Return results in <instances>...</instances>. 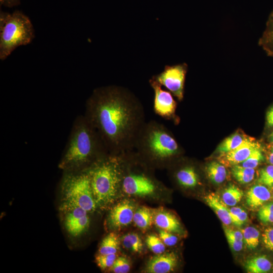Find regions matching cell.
Masks as SVG:
<instances>
[{
  "instance_id": "6da1fadb",
  "label": "cell",
  "mask_w": 273,
  "mask_h": 273,
  "mask_svg": "<svg viewBox=\"0 0 273 273\" xmlns=\"http://www.w3.org/2000/svg\"><path fill=\"white\" fill-rule=\"evenodd\" d=\"M84 115L108 152L114 155L134 149L138 134L146 122L138 98L128 89L114 85L94 89L86 101Z\"/></svg>"
},
{
  "instance_id": "7a4b0ae2",
  "label": "cell",
  "mask_w": 273,
  "mask_h": 273,
  "mask_svg": "<svg viewBox=\"0 0 273 273\" xmlns=\"http://www.w3.org/2000/svg\"><path fill=\"white\" fill-rule=\"evenodd\" d=\"M110 154L97 130L85 115L75 120L59 167L70 171L85 169Z\"/></svg>"
},
{
  "instance_id": "3957f363",
  "label": "cell",
  "mask_w": 273,
  "mask_h": 273,
  "mask_svg": "<svg viewBox=\"0 0 273 273\" xmlns=\"http://www.w3.org/2000/svg\"><path fill=\"white\" fill-rule=\"evenodd\" d=\"M134 149L147 163L160 165L170 163L181 152L171 132L164 125L155 120L146 121L143 125L135 140Z\"/></svg>"
},
{
  "instance_id": "277c9868",
  "label": "cell",
  "mask_w": 273,
  "mask_h": 273,
  "mask_svg": "<svg viewBox=\"0 0 273 273\" xmlns=\"http://www.w3.org/2000/svg\"><path fill=\"white\" fill-rule=\"evenodd\" d=\"M86 170L97 206L104 207L112 203L121 186V154H109Z\"/></svg>"
},
{
  "instance_id": "5b68a950",
  "label": "cell",
  "mask_w": 273,
  "mask_h": 273,
  "mask_svg": "<svg viewBox=\"0 0 273 273\" xmlns=\"http://www.w3.org/2000/svg\"><path fill=\"white\" fill-rule=\"evenodd\" d=\"M29 18L19 11L0 13V59L4 60L18 47L27 45L34 38Z\"/></svg>"
},
{
  "instance_id": "8992f818",
  "label": "cell",
  "mask_w": 273,
  "mask_h": 273,
  "mask_svg": "<svg viewBox=\"0 0 273 273\" xmlns=\"http://www.w3.org/2000/svg\"><path fill=\"white\" fill-rule=\"evenodd\" d=\"M63 208L78 207L87 212L95 211L97 204L87 170L70 171L64 176L62 185Z\"/></svg>"
},
{
  "instance_id": "52a82bcc",
  "label": "cell",
  "mask_w": 273,
  "mask_h": 273,
  "mask_svg": "<svg viewBox=\"0 0 273 273\" xmlns=\"http://www.w3.org/2000/svg\"><path fill=\"white\" fill-rule=\"evenodd\" d=\"M187 69L186 63L166 65L162 72L152 77L180 101L184 98Z\"/></svg>"
},
{
  "instance_id": "ba28073f",
  "label": "cell",
  "mask_w": 273,
  "mask_h": 273,
  "mask_svg": "<svg viewBox=\"0 0 273 273\" xmlns=\"http://www.w3.org/2000/svg\"><path fill=\"white\" fill-rule=\"evenodd\" d=\"M149 83L154 93L153 109L155 113L165 119L176 122L177 104L172 94L169 90L163 89L162 86L152 77L149 80Z\"/></svg>"
},
{
  "instance_id": "9c48e42d",
  "label": "cell",
  "mask_w": 273,
  "mask_h": 273,
  "mask_svg": "<svg viewBox=\"0 0 273 273\" xmlns=\"http://www.w3.org/2000/svg\"><path fill=\"white\" fill-rule=\"evenodd\" d=\"M65 210L67 213L65 217L64 225L70 235L77 237L88 230L90 223L87 214L88 212L78 207L68 208Z\"/></svg>"
},
{
  "instance_id": "30bf717a",
  "label": "cell",
  "mask_w": 273,
  "mask_h": 273,
  "mask_svg": "<svg viewBox=\"0 0 273 273\" xmlns=\"http://www.w3.org/2000/svg\"><path fill=\"white\" fill-rule=\"evenodd\" d=\"M134 212V206L130 201L124 200L117 203L109 213V227L117 229L128 225L133 221Z\"/></svg>"
},
{
  "instance_id": "8fae6325",
  "label": "cell",
  "mask_w": 273,
  "mask_h": 273,
  "mask_svg": "<svg viewBox=\"0 0 273 273\" xmlns=\"http://www.w3.org/2000/svg\"><path fill=\"white\" fill-rule=\"evenodd\" d=\"M259 145L254 139L247 137L244 142L235 149L220 155L221 160L225 164L235 165L246 160Z\"/></svg>"
},
{
  "instance_id": "7c38bea8",
  "label": "cell",
  "mask_w": 273,
  "mask_h": 273,
  "mask_svg": "<svg viewBox=\"0 0 273 273\" xmlns=\"http://www.w3.org/2000/svg\"><path fill=\"white\" fill-rule=\"evenodd\" d=\"M177 261V256L174 252L157 254L149 260L146 271L149 273H168L175 268Z\"/></svg>"
},
{
  "instance_id": "4fadbf2b",
  "label": "cell",
  "mask_w": 273,
  "mask_h": 273,
  "mask_svg": "<svg viewBox=\"0 0 273 273\" xmlns=\"http://www.w3.org/2000/svg\"><path fill=\"white\" fill-rule=\"evenodd\" d=\"M174 177L179 186L186 189L194 188L199 183V175L192 164L178 168L174 171Z\"/></svg>"
},
{
  "instance_id": "5bb4252c",
  "label": "cell",
  "mask_w": 273,
  "mask_h": 273,
  "mask_svg": "<svg viewBox=\"0 0 273 273\" xmlns=\"http://www.w3.org/2000/svg\"><path fill=\"white\" fill-rule=\"evenodd\" d=\"M270 196L268 189L265 186L259 184L252 186L247 191L246 202L250 208L255 209L268 201Z\"/></svg>"
},
{
  "instance_id": "9a60e30c",
  "label": "cell",
  "mask_w": 273,
  "mask_h": 273,
  "mask_svg": "<svg viewBox=\"0 0 273 273\" xmlns=\"http://www.w3.org/2000/svg\"><path fill=\"white\" fill-rule=\"evenodd\" d=\"M155 225L161 230L171 233L180 234L183 232L182 226L172 214L166 211H159L154 216Z\"/></svg>"
},
{
  "instance_id": "2e32d148",
  "label": "cell",
  "mask_w": 273,
  "mask_h": 273,
  "mask_svg": "<svg viewBox=\"0 0 273 273\" xmlns=\"http://www.w3.org/2000/svg\"><path fill=\"white\" fill-rule=\"evenodd\" d=\"M207 204L215 212L220 220L226 225L232 223L230 210L218 195L210 193L204 197Z\"/></svg>"
},
{
  "instance_id": "e0dca14e",
  "label": "cell",
  "mask_w": 273,
  "mask_h": 273,
  "mask_svg": "<svg viewBox=\"0 0 273 273\" xmlns=\"http://www.w3.org/2000/svg\"><path fill=\"white\" fill-rule=\"evenodd\" d=\"M205 170L207 177L213 184H221L226 178L227 171L225 166L217 161L207 163Z\"/></svg>"
},
{
  "instance_id": "ac0fdd59",
  "label": "cell",
  "mask_w": 273,
  "mask_h": 273,
  "mask_svg": "<svg viewBox=\"0 0 273 273\" xmlns=\"http://www.w3.org/2000/svg\"><path fill=\"white\" fill-rule=\"evenodd\" d=\"M245 268L249 273H266L271 268V263L265 255L252 257L247 260Z\"/></svg>"
},
{
  "instance_id": "d6986e66",
  "label": "cell",
  "mask_w": 273,
  "mask_h": 273,
  "mask_svg": "<svg viewBox=\"0 0 273 273\" xmlns=\"http://www.w3.org/2000/svg\"><path fill=\"white\" fill-rule=\"evenodd\" d=\"M258 43L268 56L273 57V11L268 17L265 29Z\"/></svg>"
},
{
  "instance_id": "ffe728a7",
  "label": "cell",
  "mask_w": 273,
  "mask_h": 273,
  "mask_svg": "<svg viewBox=\"0 0 273 273\" xmlns=\"http://www.w3.org/2000/svg\"><path fill=\"white\" fill-rule=\"evenodd\" d=\"M247 137L243 133L237 132L225 138L219 145L216 151L220 155L230 152L243 144Z\"/></svg>"
},
{
  "instance_id": "44dd1931",
  "label": "cell",
  "mask_w": 273,
  "mask_h": 273,
  "mask_svg": "<svg viewBox=\"0 0 273 273\" xmlns=\"http://www.w3.org/2000/svg\"><path fill=\"white\" fill-rule=\"evenodd\" d=\"M153 220V213L147 207H140L134 212L133 222L137 227L142 230L149 229L151 226Z\"/></svg>"
},
{
  "instance_id": "7402d4cb",
  "label": "cell",
  "mask_w": 273,
  "mask_h": 273,
  "mask_svg": "<svg viewBox=\"0 0 273 273\" xmlns=\"http://www.w3.org/2000/svg\"><path fill=\"white\" fill-rule=\"evenodd\" d=\"M119 241L117 235L111 233L102 241L99 249L100 254H116L119 249Z\"/></svg>"
},
{
  "instance_id": "603a6c76",
  "label": "cell",
  "mask_w": 273,
  "mask_h": 273,
  "mask_svg": "<svg viewBox=\"0 0 273 273\" xmlns=\"http://www.w3.org/2000/svg\"><path fill=\"white\" fill-rule=\"evenodd\" d=\"M231 172L233 177L241 184H246L253 180L255 170L253 168L243 167L240 164L233 165Z\"/></svg>"
},
{
  "instance_id": "cb8c5ba5",
  "label": "cell",
  "mask_w": 273,
  "mask_h": 273,
  "mask_svg": "<svg viewBox=\"0 0 273 273\" xmlns=\"http://www.w3.org/2000/svg\"><path fill=\"white\" fill-rule=\"evenodd\" d=\"M243 194V192L240 189L230 184L223 192L222 200L225 205L234 206L241 201Z\"/></svg>"
},
{
  "instance_id": "d4e9b609",
  "label": "cell",
  "mask_w": 273,
  "mask_h": 273,
  "mask_svg": "<svg viewBox=\"0 0 273 273\" xmlns=\"http://www.w3.org/2000/svg\"><path fill=\"white\" fill-rule=\"evenodd\" d=\"M123 247L135 253H141L143 250V244L139 235L135 233H129L122 239Z\"/></svg>"
},
{
  "instance_id": "484cf974",
  "label": "cell",
  "mask_w": 273,
  "mask_h": 273,
  "mask_svg": "<svg viewBox=\"0 0 273 273\" xmlns=\"http://www.w3.org/2000/svg\"><path fill=\"white\" fill-rule=\"evenodd\" d=\"M242 233L246 246L251 250L255 249L259 244V231L254 227L248 226L244 229Z\"/></svg>"
},
{
  "instance_id": "4316f807",
  "label": "cell",
  "mask_w": 273,
  "mask_h": 273,
  "mask_svg": "<svg viewBox=\"0 0 273 273\" xmlns=\"http://www.w3.org/2000/svg\"><path fill=\"white\" fill-rule=\"evenodd\" d=\"M263 160L264 156L259 146L246 160L239 164L245 167L255 169Z\"/></svg>"
},
{
  "instance_id": "83f0119b",
  "label": "cell",
  "mask_w": 273,
  "mask_h": 273,
  "mask_svg": "<svg viewBox=\"0 0 273 273\" xmlns=\"http://www.w3.org/2000/svg\"><path fill=\"white\" fill-rule=\"evenodd\" d=\"M148 248L154 254L157 255L164 253L165 250V245L159 237L154 235H149L146 240Z\"/></svg>"
},
{
  "instance_id": "f1b7e54d",
  "label": "cell",
  "mask_w": 273,
  "mask_h": 273,
  "mask_svg": "<svg viewBox=\"0 0 273 273\" xmlns=\"http://www.w3.org/2000/svg\"><path fill=\"white\" fill-rule=\"evenodd\" d=\"M257 182L269 188H273V165L267 166L260 170Z\"/></svg>"
},
{
  "instance_id": "f546056e",
  "label": "cell",
  "mask_w": 273,
  "mask_h": 273,
  "mask_svg": "<svg viewBox=\"0 0 273 273\" xmlns=\"http://www.w3.org/2000/svg\"><path fill=\"white\" fill-rule=\"evenodd\" d=\"M116 254H98L96 256V262L98 266L103 270L111 268L117 258Z\"/></svg>"
},
{
  "instance_id": "4dcf8cb0",
  "label": "cell",
  "mask_w": 273,
  "mask_h": 273,
  "mask_svg": "<svg viewBox=\"0 0 273 273\" xmlns=\"http://www.w3.org/2000/svg\"><path fill=\"white\" fill-rule=\"evenodd\" d=\"M130 268V263L127 259L121 256L117 257L113 265L110 269L115 273H127L129 272Z\"/></svg>"
},
{
  "instance_id": "1f68e13d",
  "label": "cell",
  "mask_w": 273,
  "mask_h": 273,
  "mask_svg": "<svg viewBox=\"0 0 273 273\" xmlns=\"http://www.w3.org/2000/svg\"><path fill=\"white\" fill-rule=\"evenodd\" d=\"M159 237L167 246H173L178 241L177 237L172 233L161 229L159 230Z\"/></svg>"
},
{
  "instance_id": "d6a6232c",
  "label": "cell",
  "mask_w": 273,
  "mask_h": 273,
  "mask_svg": "<svg viewBox=\"0 0 273 273\" xmlns=\"http://www.w3.org/2000/svg\"><path fill=\"white\" fill-rule=\"evenodd\" d=\"M262 240L265 247L273 251V228H266L262 234Z\"/></svg>"
},
{
  "instance_id": "836d02e7",
  "label": "cell",
  "mask_w": 273,
  "mask_h": 273,
  "mask_svg": "<svg viewBox=\"0 0 273 273\" xmlns=\"http://www.w3.org/2000/svg\"><path fill=\"white\" fill-rule=\"evenodd\" d=\"M223 229L226 239L243 241V234L241 232L226 226H224Z\"/></svg>"
},
{
  "instance_id": "e575fe53",
  "label": "cell",
  "mask_w": 273,
  "mask_h": 273,
  "mask_svg": "<svg viewBox=\"0 0 273 273\" xmlns=\"http://www.w3.org/2000/svg\"><path fill=\"white\" fill-rule=\"evenodd\" d=\"M248 219L247 212L243 210L237 216L232 220V223L236 226H241L243 225Z\"/></svg>"
},
{
  "instance_id": "d590c367",
  "label": "cell",
  "mask_w": 273,
  "mask_h": 273,
  "mask_svg": "<svg viewBox=\"0 0 273 273\" xmlns=\"http://www.w3.org/2000/svg\"><path fill=\"white\" fill-rule=\"evenodd\" d=\"M258 217L259 219L264 223H273V213L267 212H258Z\"/></svg>"
},
{
  "instance_id": "8d00e7d4",
  "label": "cell",
  "mask_w": 273,
  "mask_h": 273,
  "mask_svg": "<svg viewBox=\"0 0 273 273\" xmlns=\"http://www.w3.org/2000/svg\"><path fill=\"white\" fill-rule=\"evenodd\" d=\"M231 248L235 251H240L242 248L244 244L243 241H238L231 239H227Z\"/></svg>"
},
{
  "instance_id": "74e56055",
  "label": "cell",
  "mask_w": 273,
  "mask_h": 273,
  "mask_svg": "<svg viewBox=\"0 0 273 273\" xmlns=\"http://www.w3.org/2000/svg\"><path fill=\"white\" fill-rule=\"evenodd\" d=\"M21 0H0L1 6L12 8L20 4Z\"/></svg>"
},
{
  "instance_id": "f35d334b",
  "label": "cell",
  "mask_w": 273,
  "mask_h": 273,
  "mask_svg": "<svg viewBox=\"0 0 273 273\" xmlns=\"http://www.w3.org/2000/svg\"><path fill=\"white\" fill-rule=\"evenodd\" d=\"M266 123L268 126H273V106L268 110L266 116Z\"/></svg>"
},
{
  "instance_id": "ab89813d",
  "label": "cell",
  "mask_w": 273,
  "mask_h": 273,
  "mask_svg": "<svg viewBox=\"0 0 273 273\" xmlns=\"http://www.w3.org/2000/svg\"><path fill=\"white\" fill-rule=\"evenodd\" d=\"M259 211L273 213V202L263 204L260 207Z\"/></svg>"
},
{
  "instance_id": "60d3db41",
  "label": "cell",
  "mask_w": 273,
  "mask_h": 273,
  "mask_svg": "<svg viewBox=\"0 0 273 273\" xmlns=\"http://www.w3.org/2000/svg\"><path fill=\"white\" fill-rule=\"evenodd\" d=\"M229 210L231 217L232 220V219L237 216L243 209L240 207H234L231 208Z\"/></svg>"
},
{
  "instance_id": "b9f144b4",
  "label": "cell",
  "mask_w": 273,
  "mask_h": 273,
  "mask_svg": "<svg viewBox=\"0 0 273 273\" xmlns=\"http://www.w3.org/2000/svg\"><path fill=\"white\" fill-rule=\"evenodd\" d=\"M268 161L270 164L273 165V147L271 148L268 154Z\"/></svg>"
},
{
  "instance_id": "7bdbcfd3",
  "label": "cell",
  "mask_w": 273,
  "mask_h": 273,
  "mask_svg": "<svg viewBox=\"0 0 273 273\" xmlns=\"http://www.w3.org/2000/svg\"><path fill=\"white\" fill-rule=\"evenodd\" d=\"M269 141L273 143V131L272 132V133H271V134L269 135Z\"/></svg>"
},
{
  "instance_id": "ee69618b",
  "label": "cell",
  "mask_w": 273,
  "mask_h": 273,
  "mask_svg": "<svg viewBox=\"0 0 273 273\" xmlns=\"http://www.w3.org/2000/svg\"><path fill=\"white\" fill-rule=\"evenodd\" d=\"M272 189V192H273V188Z\"/></svg>"
},
{
  "instance_id": "f6af8a7d",
  "label": "cell",
  "mask_w": 273,
  "mask_h": 273,
  "mask_svg": "<svg viewBox=\"0 0 273 273\" xmlns=\"http://www.w3.org/2000/svg\"><path fill=\"white\" fill-rule=\"evenodd\" d=\"M273 272V271H272Z\"/></svg>"
}]
</instances>
